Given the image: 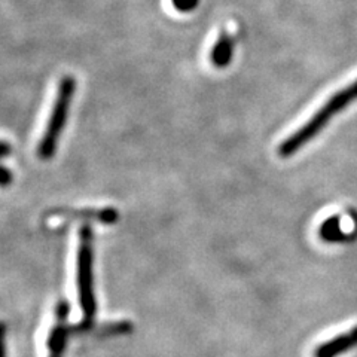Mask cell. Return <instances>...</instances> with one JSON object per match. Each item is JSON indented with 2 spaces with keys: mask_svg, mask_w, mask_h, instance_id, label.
<instances>
[{
  "mask_svg": "<svg viewBox=\"0 0 357 357\" xmlns=\"http://www.w3.org/2000/svg\"><path fill=\"white\" fill-rule=\"evenodd\" d=\"M198 3L199 0H172L173 8L182 14L191 13V10H194L198 6Z\"/></svg>",
  "mask_w": 357,
  "mask_h": 357,
  "instance_id": "7",
  "label": "cell"
},
{
  "mask_svg": "<svg viewBox=\"0 0 357 357\" xmlns=\"http://www.w3.org/2000/svg\"><path fill=\"white\" fill-rule=\"evenodd\" d=\"M93 229L84 225L79 229V244L76 255V284L79 303L84 312V328L91 325L96 316L94 296V250H93Z\"/></svg>",
  "mask_w": 357,
  "mask_h": 357,
  "instance_id": "3",
  "label": "cell"
},
{
  "mask_svg": "<svg viewBox=\"0 0 357 357\" xmlns=\"http://www.w3.org/2000/svg\"><path fill=\"white\" fill-rule=\"evenodd\" d=\"M320 237L325 241H341L344 240V234L340 227V218H329L321 223L319 229Z\"/></svg>",
  "mask_w": 357,
  "mask_h": 357,
  "instance_id": "5",
  "label": "cell"
},
{
  "mask_svg": "<svg viewBox=\"0 0 357 357\" xmlns=\"http://www.w3.org/2000/svg\"><path fill=\"white\" fill-rule=\"evenodd\" d=\"M5 325L3 323H0V357H5Z\"/></svg>",
  "mask_w": 357,
  "mask_h": 357,
  "instance_id": "8",
  "label": "cell"
},
{
  "mask_svg": "<svg viewBox=\"0 0 357 357\" xmlns=\"http://www.w3.org/2000/svg\"><path fill=\"white\" fill-rule=\"evenodd\" d=\"M357 98V81H354L347 88L341 89L337 94H333L328 102L320 107L319 112H316L312 118L305 122V124L301 127L298 131H295L292 136L287 137L278 148V153H280L283 158L287 156H292L295 152H298L301 148L305 146V144L314 139L317 134L328 126L332 116H335L342 109L347 107L351 102Z\"/></svg>",
  "mask_w": 357,
  "mask_h": 357,
  "instance_id": "1",
  "label": "cell"
},
{
  "mask_svg": "<svg viewBox=\"0 0 357 357\" xmlns=\"http://www.w3.org/2000/svg\"><path fill=\"white\" fill-rule=\"evenodd\" d=\"M10 151H13L10 144L8 142L0 140V160L8 156ZM10 182H13V173H10L6 167H3L2 162H0V186H8Z\"/></svg>",
  "mask_w": 357,
  "mask_h": 357,
  "instance_id": "6",
  "label": "cell"
},
{
  "mask_svg": "<svg viewBox=\"0 0 357 357\" xmlns=\"http://www.w3.org/2000/svg\"><path fill=\"white\" fill-rule=\"evenodd\" d=\"M75 91V77L70 75L63 76L59 82L57 93H55L47 127H45V131L38 144V156L43 161L51 160L52 155L55 153V149H57L59 139L61 137L63 128L67 122V116H69V109L73 102Z\"/></svg>",
  "mask_w": 357,
  "mask_h": 357,
  "instance_id": "2",
  "label": "cell"
},
{
  "mask_svg": "<svg viewBox=\"0 0 357 357\" xmlns=\"http://www.w3.org/2000/svg\"><path fill=\"white\" fill-rule=\"evenodd\" d=\"M234 54V39L228 31H222L218 40L215 42L213 48L210 50V63L218 69H223L227 67Z\"/></svg>",
  "mask_w": 357,
  "mask_h": 357,
  "instance_id": "4",
  "label": "cell"
}]
</instances>
